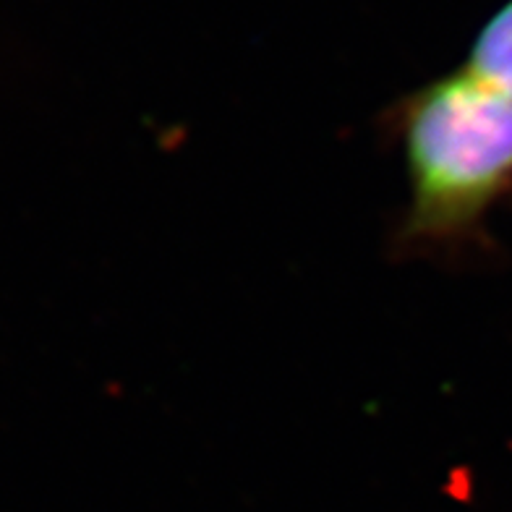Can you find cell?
<instances>
[{
    "instance_id": "cell-1",
    "label": "cell",
    "mask_w": 512,
    "mask_h": 512,
    "mask_svg": "<svg viewBox=\"0 0 512 512\" xmlns=\"http://www.w3.org/2000/svg\"><path fill=\"white\" fill-rule=\"evenodd\" d=\"M384 128L408 178L395 246L411 254L476 246L512 191V102L463 68L395 102Z\"/></svg>"
},
{
    "instance_id": "cell-2",
    "label": "cell",
    "mask_w": 512,
    "mask_h": 512,
    "mask_svg": "<svg viewBox=\"0 0 512 512\" xmlns=\"http://www.w3.org/2000/svg\"><path fill=\"white\" fill-rule=\"evenodd\" d=\"M465 68L512 102V0L481 29Z\"/></svg>"
}]
</instances>
